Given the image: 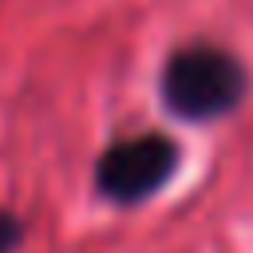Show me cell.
Masks as SVG:
<instances>
[{"instance_id": "6da1fadb", "label": "cell", "mask_w": 253, "mask_h": 253, "mask_svg": "<svg viewBox=\"0 0 253 253\" xmlns=\"http://www.w3.org/2000/svg\"><path fill=\"white\" fill-rule=\"evenodd\" d=\"M253 91L249 63L213 40L178 43L158 71V103L170 119L186 126H210L245 107Z\"/></svg>"}, {"instance_id": "7a4b0ae2", "label": "cell", "mask_w": 253, "mask_h": 253, "mask_svg": "<svg viewBox=\"0 0 253 253\" xmlns=\"http://www.w3.org/2000/svg\"><path fill=\"white\" fill-rule=\"evenodd\" d=\"M186 150L166 130H138L99 150L91 166V190L115 210H142L182 174Z\"/></svg>"}, {"instance_id": "3957f363", "label": "cell", "mask_w": 253, "mask_h": 253, "mask_svg": "<svg viewBox=\"0 0 253 253\" xmlns=\"http://www.w3.org/2000/svg\"><path fill=\"white\" fill-rule=\"evenodd\" d=\"M28 241V225L20 213H12L8 206H0V253H20Z\"/></svg>"}]
</instances>
